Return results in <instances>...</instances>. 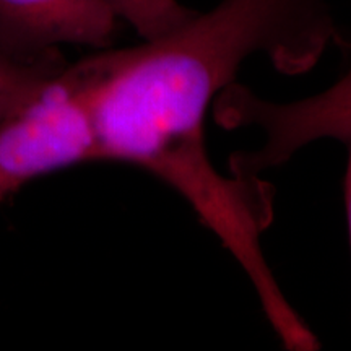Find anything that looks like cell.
Masks as SVG:
<instances>
[{
    "instance_id": "cell-1",
    "label": "cell",
    "mask_w": 351,
    "mask_h": 351,
    "mask_svg": "<svg viewBox=\"0 0 351 351\" xmlns=\"http://www.w3.org/2000/svg\"><path fill=\"white\" fill-rule=\"evenodd\" d=\"M345 41L327 0H221L165 36L101 49L75 62L95 140L93 163L137 166L178 192L236 258L271 327L295 322L262 247L274 187L225 176L205 143V122L245 60L262 54L301 75Z\"/></svg>"
},
{
    "instance_id": "cell-2",
    "label": "cell",
    "mask_w": 351,
    "mask_h": 351,
    "mask_svg": "<svg viewBox=\"0 0 351 351\" xmlns=\"http://www.w3.org/2000/svg\"><path fill=\"white\" fill-rule=\"evenodd\" d=\"M95 140L75 64H67L20 111L0 122V202L25 184L93 163Z\"/></svg>"
},
{
    "instance_id": "cell-3",
    "label": "cell",
    "mask_w": 351,
    "mask_h": 351,
    "mask_svg": "<svg viewBox=\"0 0 351 351\" xmlns=\"http://www.w3.org/2000/svg\"><path fill=\"white\" fill-rule=\"evenodd\" d=\"M212 111L217 124L228 130L254 127L262 132V147L234 153L230 160L232 176L261 178L317 140L346 143L351 137V70L322 93L289 103L263 99L234 82L218 96Z\"/></svg>"
},
{
    "instance_id": "cell-4",
    "label": "cell",
    "mask_w": 351,
    "mask_h": 351,
    "mask_svg": "<svg viewBox=\"0 0 351 351\" xmlns=\"http://www.w3.org/2000/svg\"><path fill=\"white\" fill-rule=\"evenodd\" d=\"M119 25L106 0H0V51L34 60L65 44L108 49Z\"/></svg>"
},
{
    "instance_id": "cell-5",
    "label": "cell",
    "mask_w": 351,
    "mask_h": 351,
    "mask_svg": "<svg viewBox=\"0 0 351 351\" xmlns=\"http://www.w3.org/2000/svg\"><path fill=\"white\" fill-rule=\"evenodd\" d=\"M69 62L56 51L34 60H20L0 51V122L28 104Z\"/></svg>"
},
{
    "instance_id": "cell-6",
    "label": "cell",
    "mask_w": 351,
    "mask_h": 351,
    "mask_svg": "<svg viewBox=\"0 0 351 351\" xmlns=\"http://www.w3.org/2000/svg\"><path fill=\"white\" fill-rule=\"evenodd\" d=\"M108 5L129 23L143 41L161 38L186 23L195 10L179 0H106Z\"/></svg>"
},
{
    "instance_id": "cell-7",
    "label": "cell",
    "mask_w": 351,
    "mask_h": 351,
    "mask_svg": "<svg viewBox=\"0 0 351 351\" xmlns=\"http://www.w3.org/2000/svg\"><path fill=\"white\" fill-rule=\"evenodd\" d=\"M348 145V161H346V171L343 178V199L346 219H348V232H350V244H351V137L346 140Z\"/></svg>"
}]
</instances>
